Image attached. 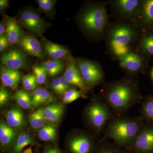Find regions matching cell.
Masks as SVG:
<instances>
[{
  "instance_id": "obj_35",
  "label": "cell",
  "mask_w": 153,
  "mask_h": 153,
  "mask_svg": "<svg viewBox=\"0 0 153 153\" xmlns=\"http://www.w3.org/2000/svg\"><path fill=\"white\" fill-rule=\"evenodd\" d=\"M10 94L8 91L4 88L1 87L0 89V105L3 106L8 101Z\"/></svg>"
},
{
  "instance_id": "obj_34",
  "label": "cell",
  "mask_w": 153,
  "mask_h": 153,
  "mask_svg": "<svg viewBox=\"0 0 153 153\" xmlns=\"http://www.w3.org/2000/svg\"><path fill=\"white\" fill-rule=\"evenodd\" d=\"M51 85L53 90L57 94L62 95L65 94L61 86L59 77L54 78L51 82Z\"/></svg>"
},
{
  "instance_id": "obj_23",
  "label": "cell",
  "mask_w": 153,
  "mask_h": 153,
  "mask_svg": "<svg viewBox=\"0 0 153 153\" xmlns=\"http://www.w3.org/2000/svg\"><path fill=\"white\" fill-rule=\"evenodd\" d=\"M17 134L14 129L1 121L0 123V142L5 148H9L15 139Z\"/></svg>"
},
{
  "instance_id": "obj_31",
  "label": "cell",
  "mask_w": 153,
  "mask_h": 153,
  "mask_svg": "<svg viewBox=\"0 0 153 153\" xmlns=\"http://www.w3.org/2000/svg\"><path fill=\"white\" fill-rule=\"evenodd\" d=\"M81 97L86 98L85 94L81 91L77 90L76 88H71L64 94L63 102L64 103L68 104Z\"/></svg>"
},
{
  "instance_id": "obj_2",
  "label": "cell",
  "mask_w": 153,
  "mask_h": 153,
  "mask_svg": "<svg viewBox=\"0 0 153 153\" xmlns=\"http://www.w3.org/2000/svg\"><path fill=\"white\" fill-rule=\"evenodd\" d=\"M102 97L109 107L119 114L126 112L142 98L138 82L134 76L129 75L105 84Z\"/></svg>"
},
{
  "instance_id": "obj_41",
  "label": "cell",
  "mask_w": 153,
  "mask_h": 153,
  "mask_svg": "<svg viewBox=\"0 0 153 153\" xmlns=\"http://www.w3.org/2000/svg\"><path fill=\"white\" fill-rule=\"evenodd\" d=\"M23 153H33V151H32V149L31 147L28 148L27 149L24 151Z\"/></svg>"
},
{
  "instance_id": "obj_8",
  "label": "cell",
  "mask_w": 153,
  "mask_h": 153,
  "mask_svg": "<svg viewBox=\"0 0 153 153\" xmlns=\"http://www.w3.org/2000/svg\"><path fill=\"white\" fill-rule=\"evenodd\" d=\"M141 0H114L107 1L113 13L119 20L133 22L139 9Z\"/></svg>"
},
{
  "instance_id": "obj_13",
  "label": "cell",
  "mask_w": 153,
  "mask_h": 153,
  "mask_svg": "<svg viewBox=\"0 0 153 153\" xmlns=\"http://www.w3.org/2000/svg\"><path fill=\"white\" fill-rule=\"evenodd\" d=\"M63 76L70 85L78 88L84 94L87 92V88L77 67L76 60H71L69 61Z\"/></svg>"
},
{
  "instance_id": "obj_40",
  "label": "cell",
  "mask_w": 153,
  "mask_h": 153,
  "mask_svg": "<svg viewBox=\"0 0 153 153\" xmlns=\"http://www.w3.org/2000/svg\"><path fill=\"white\" fill-rule=\"evenodd\" d=\"M44 153H61L59 150L56 148H49L45 150Z\"/></svg>"
},
{
  "instance_id": "obj_38",
  "label": "cell",
  "mask_w": 153,
  "mask_h": 153,
  "mask_svg": "<svg viewBox=\"0 0 153 153\" xmlns=\"http://www.w3.org/2000/svg\"><path fill=\"white\" fill-rule=\"evenodd\" d=\"M9 6V1L7 0L0 1V11L3 12Z\"/></svg>"
},
{
  "instance_id": "obj_28",
  "label": "cell",
  "mask_w": 153,
  "mask_h": 153,
  "mask_svg": "<svg viewBox=\"0 0 153 153\" xmlns=\"http://www.w3.org/2000/svg\"><path fill=\"white\" fill-rule=\"evenodd\" d=\"M14 98L19 106L24 109H30L32 107V99L29 94L25 91L21 89L17 91Z\"/></svg>"
},
{
  "instance_id": "obj_6",
  "label": "cell",
  "mask_w": 153,
  "mask_h": 153,
  "mask_svg": "<svg viewBox=\"0 0 153 153\" xmlns=\"http://www.w3.org/2000/svg\"><path fill=\"white\" fill-rule=\"evenodd\" d=\"M110 108L104 101L97 100L88 105L85 116L89 125L97 132H100L111 117Z\"/></svg>"
},
{
  "instance_id": "obj_3",
  "label": "cell",
  "mask_w": 153,
  "mask_h": 153,
  "mask_svg": "<svg viewBox=\"0 0 153 153\" xmlns=\"http://www.w3.org/2000/svg\"><path fill=\"white\" fill-rule=\"evenodd\" d=\"M107 2H91L85 4L78 13L77 22L83 33L91 40L103 39L109 23Z\"/></svg>"
},
{
  "instance_id": "obj_19",
  "label": "cell",
  "mask_w": 153,
  "mask_h": 153,
  "mask_svg": "<svg viewBox=\"0 0 153 153\" xmlns=\"http://www.w3.org/2000/svg\"><path fill=\"white\" fill-rule=\"evenodd\" d=\"M43 111L47 122L54 124L60 121L64 112V107L60 103H51L44 107Z\"/></svg>"
},
{
  "instance_id": "obj_4",
  "label": "cell",
  "mask_w": 153,
  "mask_h": 153,
  "mask_svg": "<svg viewBox=\"0 0 153 153\" xmlns=\"http://www.w3.org/2000/svg\"><path fill=\"white\" fill-rule=\"evenodd\" d=\"M141 128L139 118L117 117L110 123L106 134L118 144L125 146L133 143Z\"/></svg>"
},
{
  "instance_id": "obj_16",
  "label": "cell",
  "mask_w": 153,
  "mask_h": 153,
  "mask_svg": "<svg viewBox=\"0 0 153 153\" xmlns=\"http://www.w3.org/2000/svg\"><path fill=\"white\" fill-rule=\"evenodd\" d=\"M69 146L72 153H89L92 146V141L87 134H80L71 139Z\"/></svg>"
},
{
  "instance_id": "obj_24",
  "label": "cell",
  "mask_w": 153,
  "mask_h": 153,
  "mask_svg": "<svg viewBox=\"0 0 153 153\" xmlns=\"http://www.w3.org/2000/svg\"><path fill=\"white\" fill-rule=\"evenodd\" d=\"M44 107L40 108L30 114L29 121L32 128L34 129L41 128L47 122L44 117Z\"/></svg>"
},
{
  "instance_id": "obj_25",
  "label": "cell",
  "mask_w": 153,
  "mask_h": 153,
  "mask_svg": "<svg viewBox=\"0 0 153 153\" xmlns=\"http://www.w3.org/2000/svg\"><path fill=\"white\" fill-rule=\"evenodd\" d=\"M47 71V74L50 76H56L62 72L64 68L63 63L60 60H47L42 64Z\"/></svg>"
},
{
  "instance_id": "obj_21",
  "label": "cell",
  "mask_w": 153,
  "mask_h": 153,
  "mask_svg": "<svg viewBox=\"0 0 153 153\" xmlns=\"http://www.w3.org/2000/svg\"><path fill=\"white\" fill-rule=\"evenodd\" d=\"M7 124L13 128L19 129L25 126V116L21 110L13 108L6 114Z\"/></svg>"
},
{
  "instance_id": "obj_10",
  "label": "cell",
  "mask_w": 153,
  "mask_h": 153,
  "mask_svg": "<svg viewBox=\"0 0 153 153\" xmlns=\"http://www.w3.org/2000/svg\"><path fill=\"white\" fill-rule=\"evenodd\" d=\"M134 23L141 31L153 28V0H142Z\"/></svg>"
},
{
  "instance_id": "obj_29",
  "label": "cell",
  "mask_w": 153,
  "mask_h": 153,
  "mask_svg": "<svg viewBox=\"0 0 153 153\" xmlns=\"http://www.w3.org/2000/svg\"><path fill=\"white\" fill-rule=\"evenodd\" d=\"M141 112L146 119L153 122V96L148 97L145 100L142 106Z\"/></svg>"
},
{
  "instance_id": "obj_27",
  "label": "cell",
  "mask_w": 153,
  "mask_h": 153,
  "mask_svg": "<svg viewBox=\"0 0 153 153\" xmlns=\"http://www.w3.org/2000/svg\"><path fill=\"white\" fill-rule=\"evenodd\" d=\"M34 143V140L30 134L26 131L23 132L17 138L13 148L14 153H21L25 147Z\"/></svg>"
},
{
  "instance_id": "obj_11",
  "label": "cell",
  "mask_w": 153,
  "mask_h": 153,
  "mask_svg": "<svg viewBox=\"0 0 153 153\" xmlns=\"http://www.w3.org/2000/svg\"><path fill=\"white\" fill-rule=\"evenodd\" d=\"M1 61L4 67L15 70L25 69L27 66V55L24 51L17 48L3 54L1 57Z\"/></svg>"
},
{
  "instance_id": "obj_43",
  "label": "cell",
  "mask_w": 153,
  "mask_h": 153,
  "mask_svg": "<svg viewBox=\"0 0 153 153\" xmlns=\"http://www.w3.org/2000/svg\"><path fill=\"white\" fill-rule=\"evenodd\" d=\"M151 80H152V82L153 83V68L151 72Z\"/></svg>"
},
{
  "instance_id": "obj_12",
  "label": "cell",
  "mask_w": 153,
  "mask_h": 153,
  "mask_svg": "<svg viewBox=\"0 0 153 153\" xmlns=\"http://www.w3.org/2000/svg\"><path fill=\"white\" fill-rule=\"evenodd\" d=\"M18 44L25 53L43 59L45 54L42 49L41 44L34 36L29 35H22Z\"/></svg>"
},
{
  "instance_id": "obj_36",
  "label": "cell",
  "mask_w": 153,
  "mask_h": 153,
  "mask_svg": "<svg viewBox=\"0 0 153 153\" xmlns=\"http://www.w3.org/2000/svg\"><path fill=\"white\" fill-rule=\"evenodd\" d=\"M9 44L10 43L6 35L0 36V52L5 51L8 47Z\"/></svg>"
},
{
  "instance_id": "obj_14",
  "label": "cell",
  "mask_w": 153,
  "mask_h": 153,
  "mask_svg": "<svg viewBox=\"0 0 153 153\" xmlns=\"http://www.w3.org/2000/svg\"><path fill=\"white\" fill-rule=\"evenodd\" d=\"M133 143L139 152L146 153L153 150V128H142Z\"/></svg>"
},
{
  "instance_id": "obj_32",
  "label": "cell",
  "mask_w": 153,
  "mask_h": 153,
  "mask_svg": "<svg viewBox=\"0 0 153 153\" xmlns=\"http://www.w3.org/2000/svg\"><path fill=\"white\" fill-rule=\"evenodd\" d=\"M33 71L37 80V84L42 85L46 82L47 73L44 66L36 65L33 67Z\"/></svg>"
},
{
  "instance_id": "obj_26",
  "label": "cell",
  "mask_w": 153,
  "mask_h": 153,
  "mask_svg": "<svg viewBox=\"0 0 153 153\" xmlns=\"http://www.w3.org/2000/svg\"><path fill=\"white\" fill-rule=\"evenodd\" d=\"M39 138L44 141H54L57 137V128L52 124L45 125L40 129L38 133Z\"/></svg>"
},
{
  "instance_id": "obj_22",
  "label": "cell",
  "mask_w": 153,
  "mask_h": 153,
  "mask_svg": "<svg viewBox=\"0 0 153 153\" xmlns=\"http://www.w3.org/2000/svg\"><path fill=\"white\" fill-rule=\"evenodd\" d=\"M55 100L52 93L43 88H38L34 90L32 98V107H37L42 104L51 103Z\"/></svg>"
},
{
  "instance_id": "obj_7",
  "label": "cell",
  "mask_w": 153,
  "mask_h": 153,
  "mask_svg": "<svg viewBox=\"0 0 153 153\" xmlns=\"http://www.w3.org/2000/svg\"><path fill=\"white\" fill-rule=\"evenodd\" d=\"M19 22L33 36L41 38L43 37V33L49 26L37 11L31 8L25 9L21 12Z\"/></svg>"
},
{
  "instance_id": "obj_37",
  "label": "cell",
  "mask_w": 153,
  "mask_h": 153,
  "mask_svg": "<svg viewBox=\"0 0 153 153\" xmlns=\"http://www.w3.org/2000/svg\"><path fill=\"white\" fill-rule=\"evenodd\" d=\"M60 83H61V86L63 88V91L64 93H66V91L69 90L70 88V84L67 82V80L64 78V76H60Z\"/></svg>"
},
{
  "instance_id": "obj_42",
  "label": "cell",
  "mask_w": 153,
  "mask_h": 153,
  "mask_svg": "<svg viewBox=\"0 0 153 153\" xmlns=\"http://www.w3.org/2000/svg\"><path fill=\"white\" fill-rule=\"evenodd\" d=\"M101 153H115L114 152L110 150H105L102 152Z\"/></svg>"
},
{
  "instance_id": "obj_33",
  "label": "cell",
  "mask_w": 153,
  "mask_h": 153,
  "mask_svg": "<svg viewBox=\"0 0 153 153\" xmlns=\"http://www.w3.org/2000/svg\"><path fill=\"white\" fill-rule=\"evenodd\" d=\"M22 82L25 90H36L37 82L36 76L34 74H29L23 76Z\"/></svg>"
},
{
  "instance_id": "obj_30",
  "label": "cell",
  "mask_w": 153,
  "mask_h": 153,
  "mask_svg": "<svg viewBox=\"0 0 153 153\" xmlns=\"http://www.w3.org/2000/svg\"><path fill=\"white\" fill-rule=\"evenodd\" d=\"M40 9L49 17L52 16L55 13V0H38L37 1Z\"/></svg>"
},
{
  "instance_id": "obj_17",
  "label": "cell",
  "mask_w": 153,
  "mask_h": 153,
  "mask_svg": "<svg viewBox=\"0 0 153 153\" xmlns=\"http://www.w3.org/2000/svg\"><path fill=\"white\" fill-rule=\"evenodd\" d=\"M1 79L3 85L13 90L16 89L21 79V73L18 70L1 66Z\"/></svg>"
},
{
  "instance_id": "obj_1",
  "label": "cell",
  "mask_w": 153,
  "mask_h": 153,
  "mask_svg": "<svg viewBox=\"0 0 153 153\" xmlns=\"http://www.w3.org/2000/svg\"><path fill=\"white\" fill-rule=\"evenodd\" d=\"M141 32L133 22L118 20L108 23L105 30L103 39L108 52L113 59L119 61L136 49Z\"/></svg>"
},
{
  "instance_id": "obj_20",
  "label": "cell",
  "mask_w": 153,
  "mask_h": 153,
  "mask_svg": "<svg viewBox=\"0 0 153 153\" xmlns=\"http://www.w3.org/2000/svg\"><path fill=\"white\" fill-rule=\"evenodd\" d=\"M141 33L136 49L146 56L153 55V32L148 30Z\"/></svg>"
},
{
  "instance_id": "obj_5",
  "label": "cell",
  "mask_w": 153,
  "mask_h": 153,
  "mask_svg": "<svg viewBox=\"0 0 153 153\" xmlns=\"http://www.w3.org/2000/svg\"><path fill=\"white\" fill-rule=\"evenodd\" d=\"M76 62L88 89L104 82V71L98 62L84 58L76 59Z\"/></svg>"
},
{
  "instance_id": "obj_18",
  "label": "cell",
  "mask_w": 153,
  "mask_h": 153,
  "mask_svg": "<svg viewBox=\"0 0 153 153\" xmlns=\"http://www.w3.org/2000/svg\"><path fill=\"white\" fill-rule=\"evenodd\" d=\"M6 36L11 44H18L22 37V31L16 19L15 18L8 17L5 21Z\"/></svg>"
},
{
  "instance_id": "obj_9",
  "label": "cell",
  "mask_w": 153,
  "mask_h": 153,
  "mask_svg": "<svg viewBox=\"0 0 153 153\" xmlns=\"http://www.w3.org/2000/svg\"><path fill=\"white\" fill-rule=\"evenodd\" d=\"M119 65L127 75L134 76L146 68V56L136 49L129 52L119 60Z\"/></svg>"
},
{
  "instance_id": "obj_39",
  "label": "cell",
  "mask_w": 153,
  "mask_h": 153,
  "mask_svg": "<svg viewBox=\"0 0 153 153\" xmlns=\"http://www.w3.org/2000/svg\"><path fill=\"white\" fill-rule=\"evenodd\" d=\"M5 33H6V25L5 22L2 21L0 24V36L5 35Z\"/></svg>"
},
{
  "instance_id": "obj_15",
  "label": "cell",
  "mask_w": 153,
  "mask_h": 153,
  "mask_svg": "<svg viewBox=\"0 0 153 153\" xmlns=\"http://www.w3.org/2000/svg\"><path fill=\"white\" fill-rule=\"evenodd\" d=\"M41 38L44 51L52 60H60L69 55L70 52L66 47L48 41L44 37Z\"/></svg>"
}]
</instances>
